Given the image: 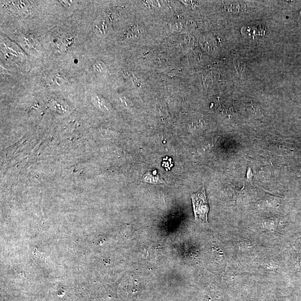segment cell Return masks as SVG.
Returning <instances> with one entry per match:
<instances>
[{
  "instance_id": "6da1fadb",
  "label": "cell",
  "mask_w": 301,
  "mask_h": 301,
  "mask_svg": "<svg viewBox=\"0 0 301 301\" xmlns=\"http://www.w3.org/2000/svg\"><path fill=\"white\" fill-rule=\"evenodd\" d=\"M194 215L197 221L207 222L208 206L204 187L200 192L192 194Z\"/></svg>"
},
{
  "instance_id": "7a4b0ae2",
  "label": "cell",
  "mask_w": 301,
  "mask_h": 301,
  "mask_svg": "<svg viewBox=\"0 0 301 301\" xmlns=\"http://www.w3.org/2000/svg\"><path fill=\"white\" fill-rule=\"evenodd\" d=\"M244 4L236 2H232L228 4L226 8L228 10L232 12H239L242 11H244L245 10Z\"/></svg>"
}]
</instances>
